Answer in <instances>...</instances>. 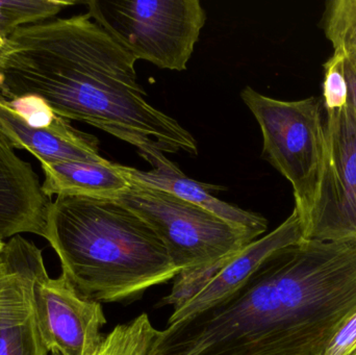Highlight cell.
I'll use <instances>...</instances> for the list:
<instances>
[{
  "label": "cell",
  "mask_w": 356,
  "mask_h": 355,
  "mask_svg": "<svg viewBox=\"0 0 356 355\" xmlns=\"http://www.w3.org/2000/svg\"><path fill=\"white\" fill-rule=\"evenodd\" d=\"M136 62L88 13L27 25L0 46V97L33 98L56 116L97 127L154 169L172 164L165 152L196 156L192 133L147 101Z\"/></svg>",
  "instance_id": "1"
},
{
  "label": "cell",
  "mask_w": 356,
  "mask_h": 355,
  "mask_svg": "<svg viewBox=\"0 0 356 355\" xmlns=\"http://www.w3.org/2000/svg\"><path fill=\"white\" fill-rule=\"evenodd\" d=\"M344 71L348 85V104L356 115V53L344 56Z\"/></svg>",
  "instance_id": "20"
},
{
  "label": "cell",
  "mask_w": 356,
  "mask_h": 355,
  "mask_svg": "<svg viewBox=\"0 0 356 355\" xmlns=\"http://www.w3.org/2000/svg\"><path fill=\"white\" fill-rule=\"evenodd\" d=\"M44 173L42 190L48 198L54 196L115 199L131 183L117 164L83 162H40Z\"/></svg>",
  "instance_id": "14"
},
{
  "label": "cell",
  "mask_w": 356,
  "mask_h": 355,
  "mask_svg": "<svg viewBox=\"0 0 356 355\" xmlns=\"http://www.w3.org/2000/svg\"><path fill=\"white\" fill-rule=\"evenodd\" d=\"M241 97L259 123L263 156L293 187L295 212L305 224L319 197L326 160V127L319 98L274 99L246 87Z\"/></svg>",
  "instance_id": "5"
},
{
  "label": "cell",
  "mask_w": 356,
  "mask_h": 355,
  "mask_svg": "<svg viewBox=\"0 0 356 355\" xmlns=\"http://www.w3.org/2000/svg\"><path fill=\"white\" fill-rule=\"evenodd\" d=\"M115 199L143 219L160 238L180 283L195 294L220 265L255 241L213 213L173 194L131 183Z\"/></svg>",
  "instance_id": "4"
},
{
  "label": "cell",
  "mask_w": 356,
  "mask_h": 355,
  "mask_svg": "<svg viewBox=\"0 0 356 355\" xmlns=\"http://www.w3.org/2000/svg\"><path fill=\"white\" fill-rule=\"evenodd\" d=\"M326 160L319 197L302 226L305 240L356 241V115L326 112Z\"/></svg>",
  "instance_id": "7"
},
{
  "label": "cell",
  "mask_w": 356,
  "mask_h": 355,
  "mask_svg": "<svg viewBox=\"0 0 356 355\" xmlns=\"http://www.w3.org/2000/svg\"><path fill=\"white\" fill-rule=\"evenodd\" d=\"M3 246H4V242L1 241V240H0V251H1L2 248H3Z\"/></svg>",
  "instance_id": "22"
},
{
  "label": "cell",
  "mask_w": 356,
  "mask_h": 355,
  "mask_svg": "<svg viewBox=\"0 0 356 355\" xmlns=\"http://www.w3.org/2000/svg\"><path fill=\"white\" fill-rule=\"evenodd\" d=\"M88 14L136 60L184 71L207 14L199 0H91Z\"/></svg>",
  "instance_id": "6"
},
{
  "label": "cell",
  "mask_w": 356,
  "mask_h": 355,
  "mask_svg": "<svg viewBox=\"0 0 356 355\" xmlns=\"http://www.w3.org/2000/svg\"><path fill=\"white\" fill-rule=\"evenodd\" d=\"M0 133L13 148L33 154L39 162L104 163L98 139L56 116L43 125L31 124L0 97Z\"/></svg>",
  "instance_id": "11"
},
{
  "label": "cell",
  "mask_w": 356,
  "mask_h": 355,
  "mask_svg": "<svg viewBox=\"0 0 356 355\" xmlns=\"http://www.w3.org/2000/svg\"><path fill=\"white\" fill-rule=\"evenodd\" d=\"M43 238L60 260V274L99 304L136 302L180 273L154 229L116 200L56 197Z\"/></svg>",
  "instance_id": "3"
},
{
  "label": "cell",
  "mask_w": 356,
  "mask_h": 355,
  "mask_svg": "<svg viewBox=\"0 0 356 355\" xmlns=\"http://www.w3.org/2000/svg\"><path fill=\"white\" fill-rule=\"evenodd\" d=\"M76 3L67 0H0V37L6 39L21 27L50 20Z\"/></svg>",
  "instance_id": "16"
},
{
  "label": "cell",
  "mask_w": 356,
  "mask_h": 355,
  "mask_svg": "<svg viewBox=\"0 0 356 355\" xmlns=\"http://www.w3.org/2000/svg\"><path fill=\"white\" fill-rule=\"evenodd\" d=\"M4 40L6 39H3V38L0 37V46H1L2 42H3Z\"/></svg>",
  "instance_id": "23"
},
{
  "label": "cell",
  "mask_w": 356,
  "mask_h": 355,
  "mask_svg": "<svg viewBox=\"0 0 356 355\" xmlns=\"http://www.w3.org/2000/svg\"><path fill=\"white\" fill-rule=\"evenodd\" d=\"M162 333L152 325L149 316L143 313L102 336L91 355H163Z\"/></svg>",
  "instance_id": "15"
},
{
  "label": "cell",
  "mask_w": 356,
  "mask_h": 355,
  "mask_svg": "<svg viewBox=\"0 0 356 355\" xmlns=\"http://www.w3.org/2000/svg\"><path fill=\"white\" fill-rule=\"evenodd\" d=\"M356 313V241L278 250L234 294L162 331L163 355H322Z\"/></svg>",
  "instance_id": "2"
},
{
  "label": "cell",
  "mask_w": 356,
  "mask_h": 355,
  "mask_svg": "<svg viewBox=\"0 0 356 355\" xmlns=\"http://www.w3.org/2000/svg\"><path fill=\"white\" fill-rule=\"evenodd\" d=\"M6 271L0 288V355H49L35 317L33 283L42 250L22 235L4 242Z\"/></svg>",
  "instance_id": "9"
},
{
  "label": "cell",
  "mask_w": 356,
  "mask_h": 355,
  "mask_svg": "<svg viewBox=\"0 0 356 355\" xmlns=\"http://www.w3.org/2000/svg\"><path fill=\"white\" fill-rule=\"evenodd\" d=\"M322 355H356V313L337 333Z\"/></svg>",
  "instance_id": "19"
},
{
  "label": "cell",
  "mask_w": 356,
  "mask_h": 355,
  "mask_svg": "<svg viewBox=\"0 0 356 355\" xmlns=\"http://www.w3.org/2000/svg\"><path fill=\"white\" fill-rule=\"evenodd\" d=\"M303 240L300 219L293 210L292 215L277 229L251 242L220 265L190 299L173 310L167 325L186 320L223 302L244 285L272 254Z\"/></svg>",
  "instance_id": "10"
},
{
  "label": "cell",
  "mask_w": 356,
  "mask_h": 355,
  "mask_svg": "<svg viewBox=\"0 0 356 355\" xmlns=\"http://www.w3.org/2000/svg\"><path fill=\"white\" fill-rule=\"evenodd\" d=\"M33 304L50 355H91L106 324L102 304L79 295L62 274L51 279L45 264L35 275Z\"/></svg>",
  "instance_id": "8"
},
{
  "label": "cell",
  "mask_w": 356,
  "mask_h": 355,
  "mask_svg": "<svg viewBox=\"0 0 356 355\" xmlns=\"http://www.w3.org/2000/svg\"><path fill=\"white\" fill-rule=\"evenodd\" d=\"M120 172L131 183H139L173 194L180 199L196 204L236 229L250 235L255 240L266 233L268 221L261 215L242 210L238 206L222 201L211 193L220 187L199 183L188 179L175 163L169 166L159 167L150 171L138 170L131 167L117 164Z\"/></svg>",
  "instance_id": "13"
},
{
  "label": "cell",
  "mask_w": 356,
  "mask_h": 355,
  "mask_svg": "<svg viewBox=\"0 0 356 355\" xmlns=\"http://www.w3.org/2000/svg\"><path fill=\"white\" fill-rule=\"evenodd\" d=\"M322 28L334 47V53H356V0L326 2Z\"/></svg>",
  "instance_id": "17"
},
{
  "label": "cell",
  "mask_w": 356,
  "mask_h": 355,
  "mask_svg": "<svg viewBox=\"0 0 356 355\" xmlns=\"http://www.w3.org/2000/svg\"><path fill=\"white\" fill-rule=\"evenodd\" d=\"M51 201L31 165L0 133V240L22 233L43 237Z\"/></svg>",
  "instance_id": "12"
},
{
  "label": "cell",
  "mask_w": 356,
  "mask_h": 355,
  "mask_svg": "<svg viewBox=\"0 0 356 355\" xmlns=\"http://www.w3.org/2000/svg\"><path fill=\"white\" fill-rule=\"evenodd\" d=\"M6 264L4 260L2 250L0 251V288H1L2 281H3L4 275H6Z\"/></svg>",
  "instance_id": "21"
},
{
  "label": "cell",
  "mask_w": 356,
  "mask_h": 355,
  "mask_svg": "<svg viewBox=\"0 0 356 355\" xmlns=\"http://www.w3.org/2000/svg\"><path fill=\"white\" fill-rule=\"evenodd\" d=\"M323 108L325 112L339 110L348 106V85L344 71V56L334 53L324 65Z\"/></svg>",
  "instance_id": "18"
}]
</instances>
